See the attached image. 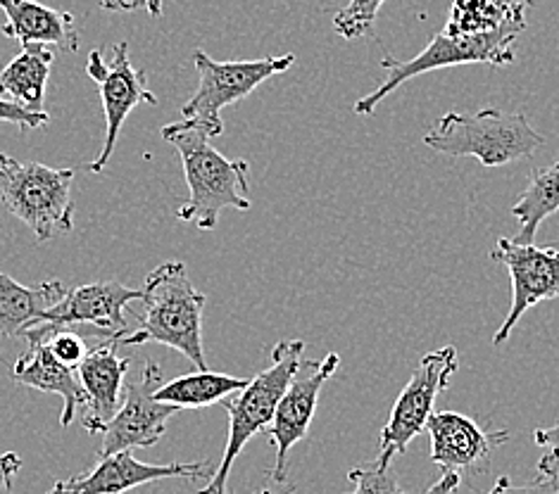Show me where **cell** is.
<instances>
[{
    "label": "cell",
    "mask_w": 559,
    "mask_h": 494,
    "mask_svg": "<svg viewBox=\"0 0 559 494\" xmlns=\"http://www.w3.org/2000/svg\"><path fill=\"white\" fill-rule=\"evenodd\" d=\"M0 122L8 124H17L22 131H32V129H41L50 122V115L44 112H32L22 108V105L0 98Z\"/></svg>",
    "instance_id": "cell-27"
},
{
    "label": "cell",
    "mask_w": 559,
    "mask_h": 494,
    "mask_svg": "<svg viewBox=\"0 0 559 494\" xmlns=\"http://www.w3.org/2000/svg\"><path fill=\"white\" fill-rule=\"evenodd\" d=\"M462 483V478L452 471H443V475L436 480V483L426 490V494H457V487Z\"/></svg>",
    "instance_id": "cell-30"
},
{
    "label": "cell",
    "mask_w": 559,
    "mask_h": 494,
    "mask_svg": "<svg viewBox=\"0 0 559 494\" xmlns=\"http://www.w3.org/2000/svg\"><path fill=\"white\" fill-rule=\"evenodd\" d=\"M141 298L143 290L127 288L117 280L88 284L68 290V296L38 318V324H50L56 328H91L105 333V336L122 338L131 330L127 306Z\"/></svg>",
    "instance_id": "cell-13"
},
{
    "label": "cell",
    "mask_w": 559,
    "mask_h": 494,
    "mask_svg": "<svg viewBox=\"0 0 559 494\" xmlns=\"http://www.w3.org/2000/svg\"><path fill=\"white\" fill-rule=\"evenodd\" d=\"M210 461L195 463H143L129 451H117L93 466L91 471L58 480L48 494H122L127 490L141 487L145 483L167 478H205Z\"/></svg>",
    "instance_id": "cell-15"
},
{
    "label": "cell",
    "mask_w": 559,
    "mask_h": 494,
    "mask_svg": "<svg viewBox=\"0 0 559 494\" xmlns=\"http://www.w3.org/2000/svg\"><path fill=\"white\" fill-rule=\"evenodd\" d=\"M348 478L355 483L350 494H407L393 473V461H381L367 466V469H353Z\"/></svg>",
    "instance_id": "cell-25"
},
{
    "label": "cell",
    "mask_w": 559,
    "mask_h": 494,
    "mask_svg": "<svg viewBox=\"0 0 559 494\" xmlns=\"http://www.w3.org/2000/svg\"><path fill=\"white\" fill-rule=\"evenodd\" d=\"M250 378H234L226 373L215 371H195L189 376H179L169 383H163L155 390V399L163 405L177 409H203L210 405H219L234 393H241Z\"/></svg>",
    "instance_id": "cell-23"
},
{
    "label": "cell",
    "mask_w": 559,
    "mask_h": 494,
    "mask_svg": "<svg viewBox=\"0 0 559 494\" xmlns=\"http://www.w3.org/2000/svg\"><path fill=\"white\" fill-rule=\"evenodd\" d=\"M502 494H559V480L557 478H545L538 475L531 480V483L522 485V487H514L512 483L508 485Z\"/></svg>",
    "instance_id": "cell-28"
},
{
    "label": "cell",
    "mask_w": 559,
    "mask_h": 494,
    "mask_svg": "<svg viewBox=\"0 0 559 494\" xmlns=\"http://www.w3.org/2000/svg\"><path fill=\"white\" fill-rule=\"evenodd\" d=\"M424 145L452 157H476L484 167H504L534 155L545 138L526 115L486 108L476 115L448 112L424 133Z\"/></svg>",
    "instance_id": "cell-4"
},
{
    "label": "cell",
    "mask_w": 559,
    "mask_h": 494,
    "mask_svg": "<svg viewBox=\"0 0 559 494\" xmlns=\"http://www.w3.org/2000/svg\"><path fill=\"white\" fill-rule=\"evenodd\" d=\"M143 3V8L151 12V15L155 17V20H159L163 17V0H141Z\"/></svg>",
    "instance_id": "cell-32"
},
{
    "label": "cell",
    "mask_w": 559,
    "mask_h": 494,
    "mask_svg": "<svg viewBox=\"0 0 559 494\" xmlns=\"http://www.w3.org/2000/svg\"><path fill=\"white\" fill-rule=\"evenodd\" d=\"M56 52L46 46H22L17 58L0 72V98L22 105L32 112H44L46 84Z\"/></svg>",
    "instance_id": "cell-20"
},
{
    "label": "cell",
    "mask_w": 559,
    "mask_h": 494,
    "mask_svg": "<svg viewBox=\"0 0 559 494\" xmlns=\"http://www.w3.org/2000/svg\"><path fill=\"white\" fill-rule=\"evenodd\" d=\"M524 29L519 26H502V29H492L484 34H436L431 44L426 46L419 56L409 60H395L391 56L381 58V67L389 76L383 79V84L371 91L369 96H362L355 103V115L369 117L374 115L377 105L391 96V93L403 86L405 82L415 76H421L426 72L436 70H448V67H462V64H492V67H504L514 62V41Z\"/></svg>",
    "instance_id": "cell-6"
},
{
    "label": "cell",
    "mask_w": 559,
    "mask_h": 494,
    "mask_svg": "<svg viewBox=\"0 0 559 494\" xmlns=\"http://www.w3.org/2000/svg\"><path fill=\"white\" fill-rule=\"evenodd\" d=\"M64 296H68V288L62 280H46L36 288H26L8 274H0V336H22Z\"/></svg>",
    "instance_id": "cell-19"
},
{
    "label": "cell",
    "mask_w": 559,
    "mask_h": 494,
    "mask_svg": "<svg viewBox=\"0 0 559 494\" xmlns=\"http://www.w3.org/2000/svg\"><path fill=\"white\" fill-rule=\"evenodd\" d=\"M117 340H108L93 347L86 359L79 364V378L86 390L88 402L82 413V425L91 433H103L124 399V376L131 359L117 354Z\"/></svg>",
    "instance_id": "cell-16"
},
{
    "label": "cell",
    "mask_w": 559,
    "mask_h": 494,
    "mask_svg": "<svg viewBox=\"0 0 559 494\" xmlns=\"http://www.w3.org/2000/svg\"><path fill=\"white\" fill-rule=\"evenodd\" d=\"M22 471V459L15 451H8L0 457V492H10L17 473Z\"/></svg>",
    "instance_id": "cell-29"
},
{
    "label": "cell",
    "mask_w": 559,
    "mask_h": 494,
    "mask_svg": "<svg viewBox=\"0 0 559 494\" xmlns=\"http://www.w3.org/2000/svg\"><path fill=\"white\" fill-rule=\"evenodd\" d=\"M545 248H555V250H559V243H545Z\"/></svg>",
    "instance_id": "cell-34"
},
{
    "label": "cell",
    "mask_w": 559,
    "mask_h": 494,
    "mask_svg": "<svg viewBox=\"0 0 559 494\" xmlns=\"http://www.w3.org/2000/svg\"><path fill=\"white\" fill-rule=\"evenodd\" d=\"M559 212V159L550 167L531 171L526 189L512 207V217L519 221L516 243L531 245L538 233V226Z\"/></svg>",
    "instance_id": "cell-22"
},
{
    "label": "cell",
    "mask_w": 559,
    "mask_h": 494,
    "mask_svg": "<svg viewBox=\"0 0 559 494\" xmlns=\"http://www.w3.org/2000/svg\"><path fill=\"white\" fill-rule=\"evenodd\" d=\"M258 494H272V492H267V490H262V492H258Z\"/></svg>",
    "instance_id": "cell-35"
},
{
    "label": "cell",
    "mask_w": 559,
    "mask_h": 494,
    "mask_svg": "<svg viewBox=\"0 0 559 494\" xmlns=\"http://www.w3.org/2000/svg\"><path fill=\"white\" fill-rule=\"evenodd\" d=\"M534 0H455L450 8L445 34H484L502 26L526 29V12Z\"/></svg>",
    "instance_id": "cell-21"
},
{
    "label": "cell",
    "mask_w": 559,
    "mask_h": 494,
    "mask_svg": "<svg viewBox=\"0 0 559 494\" xmlns=\"http://www.w3.org/2000/svg\"><path fill=\"white\" fill-rule=\"evenodd\" d=\"M426 431L431 435L433 463L460 478L488 471L492 449L510 439L508 431H484L474 419L457 411H433Z\"/></svg>",
    "instance_id": "cell-14"
},
{
    "label": "cell",
    "mask_w": 559,
    "mask_h": 494,
    "mask_svg": "<svg viewBox=\"0 0 559 494\" xmlns=\"http://www.w3.org/2000/svg\"><path fill=\"white\" fill-rule=\"evenodd\" d=\"M5 24L0 34L22 46H58L64 52L79 50V34L70 12L48 8L34 0H0Z\"/></svg>",
    "instance_id": "cell-18"
},
{
    "label": "cell",
    "mask_w": 559,
    "mask_h": 494,
    "mask_svg": "<svg viewBox=\"0 0 559 494\" xmlns=\"http://www.w3.org/2000/svg\"><path fill=\"white\" fill-rule=\"evenodd\" d=\"M74 169H52L0 153V200L12 217L24 221L46 243L74 229Z\"/></svg>",
    "instance_id": "cell-5"
},
{
    "label": "cell",
    "mask_w": 559,
    "mask_h": 494,
    "mask_svg": "<svg viewBox=\"0 0 559 494\" xmlns=\"http://www.w3.org/2000/svg\"><path fill=\"white\" fill-rule=\"evenodd\" d=\"M163 138L175 145L186 183H189V203L177 209V219L195 224L201 231L217 229L224 209L248 212L252 207L248 197V171L246 159H229L217 148H212V131L193 119H181L177 124L163 126Z\"/></svg>",
    "instance_id": "cell-1"
},
{
    "label": "cell",
    "mask_w": 559,
    "mask_h": 494,
    "mask_svg": "<svg viewBox=\"0 0 559 494\" xmlns=\"http://www.w3.org/2000/svg\"><path fill=\"white\" fill-rule=\"evenodd\" d=\"M193 62L201 84L181 108L183 119L205 124L212 136H222L224 122L222 110L226 105L248 98L252 91L260 88L267 79L284 74L296 64V56L286 52L282 58H260V60H238V62H217L205 50H193Z\"/></svg>",
    "instance_id": "cell-7"
},
{
    "label": "cell",
    "mask_w": 559,
    "mask_h": 494,
    "mask_svg": "<svg viewBox=\"0 0 559 494\" xmlns=\"http://www.w3.org/2000/svg\"><path fill=\"white\" fill-rule=\"evenodd\" d=\"M163 369L148 362L141 376L124 385L122 407L115 419L105 425L98 457H112L117 451H129L134 447H153L167 431V421L181 409L163 405L155 399V390L163 385Z\"/></svg>",
    "instance_id": "cell-12"
},
{
    "label": "cell",
    "mask_w": 559,
    "mask_h": 494,
    "mask_svg": "<svg viewBox=\"0 0 559 494\" xmlns=\"http://www.w3.org/2000/svg\"><path fill=\"white\" fill-rule=\"evenodd\" d=\"M457 369L460 352L455 345H443L421 357L419 366L395 399L389 423L381 431V461H393L395 454H405L412 439L426 431L436 399L448 390Z\"/></svg>",
    "instance_id": "cell-8"
},
{
    "label": "cell",
    "mask_w": 559,
    "mask_h": 494,
    "mask_svg": "<svg viewBox=\"0 0 559 494\" xmlns=\"http://www.w3.org/2000/svg\"><path fill=\"white\" fill-rule=\"evenodd\" d=\"M98 5L103 10H110V12H131L141 8L143 3L141 0H98Z\"/></svg>",
    "instance_id": "cell-31"
},
{
    "label": "cell",
    "mask_w": 559,
    "mask_h": 494,
    "mask_svg": "<svg viewBox=\"0 0 559 494\" xmlns=\"http://www.w3.org/2000/svg\"><path fill=\"white\" fill-rule=\"evenodd\" d=\"M534 443L543 447V457L538 459V473L545 478L559 475V423L550 429H536Z\"/></svg>",
    "instance_id": "cell-26"
},
{
    "label": "cell",
    "mask_w": 559,
    "mask_h": 494,
    "mask_svg": "<svg viewBox=\"0 0 559 494\" xmlns=\"http://www.w3.org/2000/svg\"><path fill=\"white\" fill-rule=\"evenodd\" d=\"M302 354L305 340L276 342L272 350V364L260 371L255 378H250V383L234 399H222L219 405L229 413V437H226V447L215 475L210 478L207 487L198 494H231L229 475L234 461L241 457L243 447L252 437L270 429L274 411L302 362Z\"/></svg>",
    "instance_id": "cell-3"
},
{
    "label": "cell",
    "mask_w": 559,
    "mask_h": 494,
    "mask_svg": "<svg viewBox=\"0 0 559 494\" xmlns=\"http://www.w3.org/2000/svg\"><path fill=\"white\" fill-rule=\"evenodd\" d=\"M26 342H29V347L12 366V378L20 385L34 387V390L62 397L60 425L68 429V425L74 423L76 411L84 409L88 402L79 371L58 362L41 338L26 336Z\"/></svg>",
    "instance_id": "cell-17"
},
{
    "label": "cell",
    "mask_w": 559,
    "mask_h": 494,
    "mask_svg": "<svg viewBox=\"0 0 559 494\" xmlns=\"http://www.w3.org/2000/svg\"><path fill=\"white\" fill-rule=\"evenodd\" d=\"M385 0H350L348 5L334 15V32L348 41H357L374 29L379 10Z\"/></svg>",
    "instance_id": "cell-24"
},
{
    "label": "cell",
    "mask_w": 559,
    "mask_h": 494,
    "mask_svg": "<svg viewBox=\"0 0 559 494\" xmlns=\"http://www.w3.org/2000/svg\"><path fill=\"white\" fill-rule=\"evenodd\" d=\"M490 260L502 264L512 278V306L504 316L492 345L508 342L522 316L540 302L559 298V250L524 245L514 238H500L490 250Z\"/></svg>",
    "instance_id": "cell-10"
},
{
    "label": "cell",
    "mask_w": 559,
    "mask_h": 494,
    "mask_svg": "<svg viewBox=\"0 0 559 494\" xmlns=\"http://www.w3.org/2000/svg\"><path fill=\"white\" fill-rule=\"evenodd\" d=\"M341 357L336 352H329L324 359H319V362H300L296 376H293L290 385L286 387L282 402H278L274 411L270 429L264 431V435L270 437V443L276 447V461L272 469V478L276 483H286L290 449L296 447L300 439L308 437L322 387L334 378Z\"/></svg>",
    "instance_id": "cell-11"
},
{
    "label": "cell",
    "mask_w": 559,
    "mask_h": 494,
    "mask_svg": "<svg viewBox=\"0 0 559 494\" xmlns=\"http://www.w3.org/2000/svg\"><path fill=\"white\" fill-rule=\"evenodd\" d=\"M86 74L93 79V84L100 91L103 112H105V143L98 157L88 165L91 171H103L108 167L110 157L115 153V145L122 131L124 119L129 112L141 103L157 105L153 91L145 86V72L136 70L129 62V44H115L110 48V56L105 58L103 50H91L86 62Z\"/></svg>",
    "instance_id": "cell-9"
},
{
    "label": "cell",
    "mask_w": 559,
    "mask_h": 494,
    "mask_svg": "<svg viewBox=\"0 0 559 494\" xmlns=\"http://www.w3.org/2000/svg\"><path fill=\"white\" fill-rule=\"evenodd\" d=\"M508 485H510V478H508V475H500V478H498V483L492 485V490H490V492H486V494H502L504 490H508Z\"/></svg>",
    "instance_id": "cell-33"
},
{
    "label": "cell",
    "mask_w": 559,
    "mask_h": 494,
    "mask_svg": "<svg viewBox=\"0 0 559 494\" xmlns=\"http://www.w3.org/2000/svg\"><path fill=\"white\" fill-rule=\"evenodd\" d=\"M139 330L117 340L119 347L157 342L181 352L195 371H207L203 352L205 296L191 284L186 264L167 262L145 276Z\"/></svg>",
    "instance_id": "cell-2"
}]
</instances>
